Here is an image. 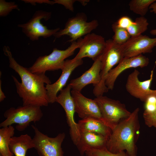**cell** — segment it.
I'll return each mask as SVG.
<instances>
[{
    "mask_svg": "<svg viewBox=\"0 0 156 156\" xmlns=\"http://www.w3.org/2000/svg\"><path fill=\"white\" fill-rule=\"evenodd\" d=\"M134 23L129 17L127 16H122L116 22L117 25L119 27L127 29Z\"/></svg>",
    "mask_w": 156,
    "mask_h": 156,
    "instance_id": "obj_28",
    "label": "cell"
},
{
    "mask_svg": "<svg viewBox=\"0 0 156 156\" xmlns=\"http://www.w3.org/2000/svg\"><path fill=\"white\" fill-rule=\"evenodd\" d=\"M144 111L152 112L156 109V97L152 96L149 97L145 101Z\"/></svg>",
    "mask_w": 156,
    "mask_h": 156,
    "instance_id": "obj_29",
    "label": "cell"
},
{
    "mask_svg": "<svg viewBox=\"0 0 156 156\" xmlns=\"http://www.w3.org/2000/svg\"><path fill=\"white\" fill-rule=\"evenodd\" d=\"M71 93L74 103L75 112L79 117L82 119H94L109 127L103 118L98 105L94 99L86 97L80 92L72 90Z\"/></svg>",
    "mask_w": 156,
    "mask_h": 156,
    "instance_id": "obj_10",
    "label": "cell"
},
{
    "mask_svg": "<svg viewBox=\"0 0 156 156\" xmlns=\"http://www.w3.org/2000/svg\"><path fill=\"white\" fill-rule=\"evenodd\" d=\"M139 111V108H136L112 130L106 146L109 151L117 153L125 150L128 156H138L136 143L140 134Z\"/></svg>",
    "mask_w": 156,
    "mask_h": 156,
    "instance_id": "obj_2",
    "label": "cell"
},
{
    "mask_svg": "<svg viewBox=\"0 0 156 156\" xmlns=\"http://www.w3.org/2000/svg\"><path fill=\"white\" fill-rule=\"evenodd\" d=\"M34 147L33 139L27 134L12 137L9 144L10 150L15 156H25L28 150Z\"/></svg>",
    "mask_w": 156,
    "mask_h": 156,
    "instance_id": "obj_20",
    "label": "cell"
},
{
    "mask_svg": "<svg viewBox=\"0 0 156 156\" xmlns=\"http://www.w3.org/2000/svg\"><path fill=\"white\" fill-rule=\"evenodd\" d=\"M31 127L35 133L33 138L34 148L39 156H64L61 146L65 137L64 132L51 138L42 133L34 126Z\"/></svg>",
    "mask_w": 156,
    "mask_h": 156,
    "instance_id": "obj_9",
    "label": "cell"
},
{
    "mask_svg": "<svg viewBox=\"0 0 156 156\" xmlns=\"http://www.w3.org/2000/svg\"><path fill=\"white\" fill-rule=\"evenodd\" d=\"M149 9H151L150 11L151 12L156 14V2H155L152 3L150 5Z\"/></svg>",
    "mask_w": 156,
    "mask_h": 156,
    "instance_id": "obj_33",
    "label": "cell"
},
{
    "mask_svg": "<svg viewBox=\"0 0 156 156\" xmlns=\"http://www.w3.org/2000/svg\"><path fill=\"white\" fill-rule=\"evenodd\" d=\"M81 42V38L71 43L65 50L54 48L49 54L38 57L29 69L32 73L38 74H45L47 71L62 70L64 66L65 60L74 54L75 50L80 46Z\"/></svg>",
    "mask_w": 156,
    "mask_h": 156,
    "instance_id": "obj_3",
    "label": "cell"
},
{
    "mask_svg": "<svg viewBox=\"0 0 156 156\" xmlns=\"http://www.w3.org/2000/svg\"><path fill=\"white\" fill-rule=\"evenodd\" d=\"M14 9L20 10L18 5L15 2H8L5 0H0V17L7 16Z\"/></svg>",
    "mask_w": 156,
    "mask_h": 156,
    "instance_id": "obj_26",
    "label": "cell"
},
{
    "mask_svg": "<svg viewBox=\"0 0 156 156\" xmlns=\"http://www.w3.org/2000/svg\"><path fill=\"white\" fill-rule=\"evenodd\" d=\"M149 23L147 19L144 16L137 18L134 23L126 29L131 37L142 34L148 29Z\"/></svg>",
    "mask_w": 156,
    "mask_h": 156,
    "instance_id": "obj_23",
    "label": "cell"
},
{
    "mask_svg": "<svg viewBox=\"0 0 156 156\" xmlns=\"http://www.w3.org/2000/svg\"><path fill=\"white\" fill-rule=\"evenodd\" d=\"M1 83L2 81L1 79L0 80V102H1L3 101L6 96L4 94V93L2 90L1 88Z\"/></svg>",
    "mask_w": 156,
    "mask_h": 156,
    "instance_id": "obj_32",
    "label": "cell"
},
{
    "mask_svg": "<svg viewBox=\"0 0 156 156\" xmlns=\"http://www.w3.org/2000/svg\"><path fill=\"white\" fill-rule=\"evenodd\" d=\"M124 57L137 56L142 53H151L156 47V37L151 38L145 35L131 37L121 45Z\"/></svg>",
    "mask_w": 156,
    "mask_h": 156,
    "instance_id": "obj_14",
    "label": "cell"
},
{
    "mask_svg": "<svg viewBox=\"0 0 156 156\" xmlns=\"http://www.w3.org/2000/svg\"><path fill=\"white\" fill-rule=\"evenodd\" d=\"M112 27L114 33L112 39L117 44L122 45L131 38V36L127 30L118 27L115 22L112 24Z\"/></svg>",
    "mask_w": 156,
    "mask_h": 156,
    "instance_id": "obj_24",
    "label": "cell"
},
{
    "mask_svg": "<svg viewBox=\"0 0 156 156\" xmlns=\"http://www.w3.org/2000/svg\"><path fill=\"white\" fill-rule=\"evenodd\" d=\"M6 119L0 124V127H5L16 123V129L19 131H24L32 122L40 121L43 114L40 106L31 105H23L17 108L12 107L4 113Z\"/></svg>",
    "mask_w": 156,
    "mask_h": 156,
    "instance_id": "obj_5",
    "label": "cell"
},
{
    "mask_svg": "<svg viewBox=\"0 0 156 156\" xmlns=\"http://www.w3.org/2000/svg\"><path fill=\"white\" fill-rule=\"evenodd\" d=\"M106 45V40L102 36L94 33L88 34L82 38L79 51L72 60H81L85 57L94 61L101 55Z\"/></svg>",
    "mask_w": 156,
    "mask_h": 156,
    "instance_id": "obj_13",
    "label": "cell"
},
{
    "mask_svg": "<svg viewBox=\"0 0 156 156\" xmlns=\"http://www.w3.org/2000/svg\"><path fill=\"white\" fill-rule=\"evenodd\" d=\"M156 0H132L129 4L130 10L136 14L144 16L150 5Z\"/></svg>",
    "mask_w": 156,
    "mask_h": 156,
    "instance_id": "obj_22",
    "label": "cell"
},
{
    "mask_svg": "<svg viewBox=\"0 0 156 156\" xmlns=\"http://www.w3.org/2000/svg\"><path fill=\"white\" fill-rule=\"evenodd\" d=\"M140 72L135 69L128 75L125 85L126 90L131 96L145 102L152 96L156 97V90L150 88L153 80V70L151 73L150 78L144 81H140L138 76Z\"/></svg>",
    "mask_w": 156,
    "mask_h": 156,
    "instance_id": "obj_11",
    "label": "cell"
},
{
    "mask_svg": "<svg viewBox=\"0 0 156 156\" xmlns=\"http://www.w3.org/2000/svg\"><path fill=\"white\" fill-rule=\"evenodd\" d=\"M150 33L153 35H156V29H152L150 31Z\"/></svg>",
    "mask_w": 156,
    "mask_h": 156,
    "instance_id": "obj_35",
    "label": "cell"
},
{
    "mask_svg": "<svg viewBox=\"0 0 156 156\" xmlns=\"http://www.w3.org/2000/svg\"><path fill=\"white\" fill-rule=\"evenodd\" d=\"M71 88L68 84L66 88L60 91L56 98L57 102L62 107L65 112L67 123L70 127L71 138L76 146L79 140L80 133L77 123L74 119L75 106L71 93Z\"/></svg>",
    "mask_w": 156,
    "mask_h": 156,
    "instance_id": "obj_12",
    "label": "cell"
},
{
    "mask_svg": "<svg viewBox=\"0 0 156 156\" xmlns=\"http://www.w3.org/2000/svg\"><path fill=\"white\" fill-rule=\"evenodd\" d=\"M143 116L145 125L148 127L156 129V109L152 112L144 111Z\"/></svg>",
    "mask_w": 156,
    "mask_h": 156,
    "instance_id": "obj_27",
    "label": "cell"
},
{
    "mask_svg": "<svg viewBox=\"0 0 156 156\" xmlns=\"http://www.w3.org/2000/svg\"><path fill=\"white\" fill-rule=\"evenodd\" d=\"M94 99L98 105L103 118L112 130L131 114L127 109L125 105L119 101L103 95Z\"/></svg>",
    "mask_w": 156,
    "mask_h": 156,
    "instance_id": "obj_7",
    "label": "cell"
},
{
    "mask_svg": "<svg viewBox=\"0 0 156 156\" xmlns=\"http://www.w3.org/2000/svg\"><path fill=\"white\" fill-rule=\"evenodd\" d=\"M121 45L115 43L112 39L106 40L105 46L101 60V80L93 90V94L96 97L103 95L109 90L105 85V80L113 67L124 58Z\"/></svg>",
    "mask_w": 156,
    "mask_h": 156,
    "instance_id": "obj_4",
    "label": "cell"
},
{
    "mask_svg": "<svg viewBox=\"0 0 156 156\" xmlns=\"http://www.w3.org/2000/svg\"><path fill=\"white\" fill-rule=\"evenodd\" d=\"M55 4L63 5L66 9L69 10L74 11L73 4L76 0H54Z\"/></svg>",
    "mask_w": 156,
    "mask_h": 156,
    "instance_id": "obj_30",
    "label": "cell"
},
{
    "mask_svg": "<svg viewBox=\"0 0 156 156\" xmlns=\"http://www.w3.org/2000/svg\"><path fill=\"white\" fill-rule=\"evenodd\" d=\"M15 129L12 125L0 129V155L2 156H13L9 148L11 138L14 136Z\"/></svg>",
    "mask_w": 156,
    "mask_h": 156,
    "instance_id": "obj_21",
    "label": "cell"
},
{
    "mask_svg": "<svg viewBox=\"0 0 156 156\" xmlns=\"http://www.w3.org/2000/svg\"><path fill=\"white\" fill-rule=\"evenodd\" d=\"M51 15V13L50 12L41 10L36 11L28 21L25 23L19 24L18 26L31 41L38 40L40 37L48 38L53 36L60 29V28L49 29L41 23V21L42 19L47 21L50 18Z\"/></svg>",
    "mask_w": 156,
    "mask_h": 156,
    "instance_id": "obj_8",
    "label": "cell"
},
{
    "mask_svg": "<svg viewBox=\"0 0 156 156\" xmlns=\"http://www.w3.org/2000/svg\"><path fill=\"white\" fill-rule=\"evenodd\" d=\"M86 156H128L124 151L114 153L109 151L106 147L101 149H92L86 151Z\"/></svg>",
    "mask_w": 156,
    "mask_h": 156,
    "instance_id": "obj_25",
    "label": "cell"
},
{
    "mask_svg": "<svg viewBox=\"0 0 156 156\" xmlns=\"http://www.w3.org/2000/svg\"><path fill=\"white\" fill-rule=\"evenodd\" d=\"M83 63L82 59L65 60L64 67L61 70L62 74L57 80L52 84L45 85L49 103H53L55 102L58 92L65 86L72 72L76 68L82 65Z\"/></svg>",
    "mask_w": 156,
    "mask_h": 156,
    "instance_id": "obj_16",
    "label": "cell"
},
{
    "mask_svg": "<svg viewBox=\"0 0 156 156\" xmlns=\"http://www.w3.org/2000/svg\"><path fill=\"white\" fill-rule=\"evenodd\" d=\"M101 55L94 61L91 67L82 75L71 80L69 85L72 90L81 92L85 87L89 84L92 83L95 87L99 84L101 80Z\"/></svg>",
    "mask_w": 156,
    "mask_h": 156,
    "instance_id": "obj_17",
    "label": "cell"
},
{
    "mask_svg": "<svg viewBox=\"0 0 156 156\" xmlns=\"http://www.w3.org/2000/svg\"><path fill=\"white\" fill-rule=\"evenodd\" d=\"M78 1H79L83 5H85L87 2L89 1V0H79Z\"/></svg>",
    "mask_w": 156,
    "mask_h": 156,
    "instance_id": "obj_34",
    "label": "cell"
},
{
    "mask_svg": "<svg viewBox=\"0 0 156 156\" xmlns=\"http://www.w3.org/2000/svg\"><path fill=\"white\" fill-rule=\"evenodd\" d=\"M77 123L80 133L90 132L100 134L108 140L112 132L109 127L102 122L92 118H87L79 120Z\"/></svg>",
    "mask_w": 156,
    "mask_h": 156,
    "instance_id": "obj_19",
    "label": "cell"
},
{
    "mask_svg": "<svg viewBox=\"0 0 156 156\" xmlns=\"http://www.w3.org/2000/svg\"><path fill=\"white\" fill-rule=\"evenodd\" d=\"M3 51L8 59L9 67L21 78V82H20L12 75L17 92L22 99L23 105H31L40 107L48 106L49 103L45 84H51L49 77L45 74L33 73L29 68L19 64L12 56L8 46H4Z\"/></svg>",
    "mask_w": 156,
    "mask_h": 156,
    "instance_id": "obj_1",
    "label": "cell"
},
{
    "mask_svg": "<svg viewBox=\"0 0 156 156\" xmlns=\"http://www.w3.org/2000/svg\"><path fill=\"white\" fill-rule=\"evenodd\" d=\"M87 16L83 12L77 13L75 16L69 18L64 27L60 29L53 36L56 38L67 35L70 39L68 41L72 43L91 33L96 29L99 25L98 21L93 20L87 22Z\"/></svg>",
    "mask_w": 156,
    "mask_h": 156,
    "instance_id": "obj_6",
    "label": "cell"
},
{
    "mask_svg": "<svg viewBox=\"0 0 156 156\" xmlns=\"http://www.w3.org/2000/svg\"><path fill=\"white\" fill-rule=\"evenodd\" d=\"M149 63V58L142 54L134 57H124L116 66L109 72L105 80V85L109 90H112L116 79L124 70L131 68H144L147 66Z\"/></svg>",
    "mask_w": 156,
    "mask_h": 156,
    "instance_id": "obj_15",
    "label": "cell"
},
{
    "mask_svg": "<svg viewBox=\"0 0 156 156\" xmlns=\"http://www.w3.org/2000/svg\"><path fill=\"white\" fill-rule=\"evenodd\" d=\"M80 133L79 140L76 146L81 156H83L88 150L106 147L108 139L104 136L90 132H82Z\"/></svg>",
    "mask_w": 156,
    "mask_h": 156,
    "instance_id": "obj_18",
    "label": "cell"
},
{
    "mask_svg": "<svg viewBox=\"0 0 156 156\" xmlns=\"http://www.w3.org/2000/svg\"><path fill=\"white\" fill-rule=\"evenodd\" d=\"M0 156H1V155H0Z\"/></svg>",
    "mask_w": 156,
    "mask_h": 156,
    "instance_id": "obj_36",
    "label": "cell"
},
{
    "mask_svg": "<svg viewBox=\"0 0 156 156\" xmlns=\"http://www.w3.org/2000/svg\"><path fill=\"white\" fill-rule=\"evenodd\" d=\"M25 3H30L32 5H35L36 3H46L51 5L55 4L54 1L48 0H22Z\"/></svg>",
    "mask_w": 156,
    "mask_h": 156,
    "instance_id": "obj_31",
    "label": "cell"
}]
</instances>
